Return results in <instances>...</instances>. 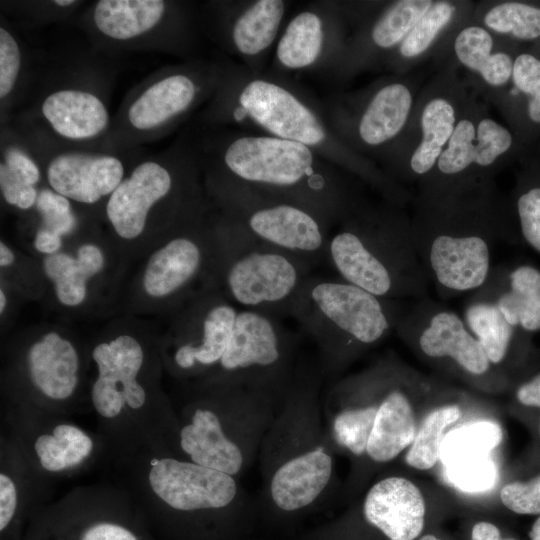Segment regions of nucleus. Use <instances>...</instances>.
<instances>
[{"instance_id":"nucleus-39","label":"nucleus","mask_w":540,"mask_h":540,"mask_svg":"<svg viewBox=\"0 0 540 540\" xmlns=\"http://www.w3.org/2000/svg\"><path fill=\"white\" fill-rule=\"evenodd\" d=\"M34 210L40 219L39 226L56 232L64 239L72 236L79 227L73 203L49 186L39 189Z\"/></svg>"},{"instance_id":"nucleus-43","label":"nucleus","mask_w":540,"mask_h":540,"mask_svg":"<svg viewBox=\"0 0 540 540\" xmlns=\"http://www.w3.org/2000/svg\"><path fill=\"white\" fill-rule=\"evenodd\" d=\"M0 189L4 202L20 211L34 209L39 188L30 185L0 163Z\"/></svg>"},{"instance_id":"nucleus-40","label":"nucleus","mask_w":540,"mask_h":540,"mask_svg":"<svg viewBox=\"0 0 540 540\" xmlns=\"http://www.w3.org/2000/svg\"><path fill=\"white\" fill-rule=\"evenodd\" d=\"M1 139L0 163L26 183L37 186L42 178V167L25 137L5 131Z\"/></svg>"},{"instance_id":"nucleus-19","label":"nucleus","mask_w":540,"mask_h":540,"mask_svg":"<svg viewBox=\"0 0 540 540\" xmlns=\"http://www.w3.org/2000/svg\"><path fill=\"white\" fill-rule=\"evenodd\" d=\"M520 45L506 40L471 17L448 38L434 60L455 64L468 87L485 102L504 88L513 71Z\"/></svg>"},{"instance_id":"nucleus-41","label":"nucleus","mask_w":540,"mask_h":540,"mask_svg":"<svg viewBox=\"0 0 540 540\" xmlns=\"http://www.w3.org/2000/svg\"><path fill=\"white\" fill-rule=\"evenodd\" d=\"M503 505L517 514H540V475L527 481H514L500 490Z\"/></svg>"},{"instance_id":"nucleus-38","label":"nucleus","mask_w":540,"mask_h":540,"mask_svg":"<svg viewBox=\"0 0 540 540\" xmlns=\"http://www.w3.org/2000/svg\"><path fill=\"white\" fill-rule=\"evenodd\" d=\"M24 68L23 50L16 35L0 26V102L1 111L8 109L20 88Z\"/></svg>"},{"instance_id":"nucleus-33","label":"nucleus","mask_w":540,"mask_h":540,"mask_svg":"<svg viewBox=\"0 0 540 540\" xmlns=\"http://www.w3.org/2000/svg\"><path fill=\"white\" fill-rule=\"evenodd\" d=\"M324 44L323 22L318 14L303 11L288 23L281 36L276 56L288 69L311 66L319 58Z\"/></svg>"},{"instance_id":"nucleus-13","label":"nucleus","mask_w":540,"mask_h":540,"mask_svg":"<svg viewBox=\"0 0 540 540\" xmlns=\"http://www.w3.org/2000/svg\"><path fill=\"white\" fill-rule=\"evenodd\" d=\"M148 480L157 497L176 512L219 516L229 522L251 513L252 503L238 478L189 459H153Z\"/></svg>"},{"instance_id":"nucleus-50","label":"nucleus","mask_w":540,"mask_h":540,"mask_svg":"<svg viewBox=\"0 0 540 540\" xmlns=\"http://www.w3.org/2000/svg\"><path fill=\"white\" fill-rule=\"evenodd\" d=\"M529 537L531 540H540V516L533 523L532 528L529 532Z\"/></svg>"},{"instance_id":"nucleus-6","label":"nucleus","mask_w":540,"mask_h":540,"mask_svg":"<svg viewBox=\"0 0 540 540\" xmlns=\"http://www.w3.org/2000/svg\"><path fill=\"white\" fill-rule=\"evenodd\" d=\"M214 284L238 309L288 314L312 265L265 244L224 216L213 220Z\"/></svg>"},{"instance_id":"nucleus-47","label":"nucleus","mask_w":540,"mask_h":540,"mask_svg":"<svg viewBox=\"0 0 540 540\" xmlns=\"http://www.w3.org/2000/svg\"><path fill=\"white\" fill-rule=\"evenodd\" d=\"M64 238L56 232L39 226L33 237V247L43 256L52 255L62 250Z\"/></svg>"},{"instance_id":"nucleus-23","label":"nucleus","mask_w":540,"mask_h":540,"mask_svg":"<svg viewBox=\"0 0 540 540\" xmlns=\"http://www.w3.org/2000/svg\"><path fill=\"white\" fill-rule=\"evenodd\" d=\"M363 521L388 540H414L425 524V500L408 478L389 475L375 481L359 509Z\"/></svg>"},{"instance_id":"nucleus-18","label":"nucleus","mask_w":540,"mask_h":540,"mask_svg":"<svg viewBox=\"0 0 540 540\" xmlns=\"http://www.w3.org/2000/svg\"><path fill=\"white\" fill-rule=\"evenodd\" d=\"M41 162L48 186L78 205L105 203L125 177L121 153L58 148L27 140Z\"/></svg>"},{"instance_id":"nucleus-25","label":"nucleus","mask_w":540,"mask_h":540,"mask_svg":"<svg viewBox=\"0 0 540 540\" xmlns=\"http://www.w3.org/2000/svg\"><path fill=\"white\" fill-rule=\"evenodd\" d=\"M474 6V1L434 0L431 8L387 57L390 68L405 75L425 60L434 59L451 34L471 17Z\"/></svg>"},{"instance_id":"nucleus-12","label":"nucleus","mask_w":540,"mask_h":540,"mask_svg":"<svg viewBox=\"0 0 540 540\" xmlns=\"http://www.w3.org/2000/svg\"><path fill=\"white\" fill-rule=\"evenodd\" d=\"M204 92L202 77L188 68L154 72L125 97L99 150L122 153L157 140L196 105Z\"/></svg>"},{"instance_id":"nucleus-35","label":"nucleus","mask_w":540,"mask_h":540,"mask_svg":"<svg viewBox=\"0 0 540 540\" xmlns=\"http://www.w3.org/2000/svg\"><path fill=\"white\" fill-rule=\"evenodd\" d=\"M41 466L48 471H61L76 466L93 449L91 438L76 426L60 424L53 433L39 436L34 444Z\"/></svg>"},{"instance_id":"nucleus-51","label":"nucleus","mask_w":540,"mask_h":540,"mask_svg":"<svg viewBox=\"0 0 540 540\" xmlns=\"http://www.w3.org/2000/svg\"><path fill=\"white\" fill-rule=\"evenodd\" d=\"M419 540H439L434 535L427 534L422 536Z\"/></svg>"},{"instance_id":"nucleus-31","label":"nucleus","mask_w":540,"mask_h":540,"mask_svg":"<svg viewBox=\"0 0 540 540\" xmlns=\"http://www.w3.org/2000/svg\"><path fill=\"white\" fill-rule=\"evenodd\" d=\"M434 0H396L385 5L363 36L364 49L386 54L401 44L410 30L431 8Z\"/></svg>"},{"instance_id":"nucleus-48","label":"nucleus","mask_w":540,"mask_h":540,"mask_svg":"<svg viewBox=\"0 0 540 540\" xmlns=\"http://www.w3.org/2000/svg\"><path fill=\"white\" fill-rule=\"evenodd\" d=\"M516 395L521 404L535 406L540 409V374L521 385Z\"/></svg>"},{"instance_id":"nucleus-2","label":"nucleus","mask_w":540,"mask_h":540,"mask_svg":"<svg viewBox=\"0 0 540 540\" xmlns=\"http://www.w3.org/2000/svg\"><path fill=\"white\" fill-rule=\"evenodd\" d=\"M203 388L179 430L180 450L196 464L239 478L258 459L284 396L236 384Z\"/></svg>"},{"instance_id":"nucleus-44","label":"nucleus","mask_w":540,"mask_h":540,"mask_svg":"<svg viewBox=\"0 0 540 540\" xmlns=\"http://www.w3.org/2000/svg\"><path fill=\"white\" fill-rule=\"evenodd\" d=\"M82 3V1L75 0H56L45 2H28V4H22V12L25 15H29L33 19H59L62 17H68L76 8Z\"/></svg>"},{"instance_id":"nucleus-26","label":"nucleus","mask_w":540,"mask_h":540,"mask_svg":"<svg viewBox=\"0 0 540 540\" xmlns=\"http://www.w3.org/2000/svg\"><path fill=\"white\" fill-rule=\"evenodd\" d=\"M108 254L100 242L84 239L73 252L61 250L43 256L41 270L52 285L57 302L66 309H79L89 298L93 283L104 274Z\"/></svg>"},{"instance_id":"nucleus-36","label":"nucleus","mask_w":540,"mask_h":540,"mask_svg":"<svg viewBox=\"0 0 540 540\" xmlns=\"http://www.w3.org/2000/svg\"><path fill=\"white\" fill-rule=\"evenodd\" d=\"M460 416L461 409L457 404L444 405L428 413L405 454L406 464L417 470L431 469L440 460L445 429Z\"/></svg>"},{"instance_id":"nucleus-42","label":"nucleus","mask_w":540,"mask_h":540,"mask_svg":"<svg viewBox=\"0 0 540 540\" xmlns=\"http://www.w3.org/2000/svg\"><path fill=\"white\" fill-rule=\"evenodd\" d=\"M516 210L524 238L540 252V185L531 186L518 195Z\"/></svg>"},{"instance_id":"nucleus-28","label":"nucleus","mask_w":540,"mask_h":540,"mask_svg":"<svg viewBox=\"0 0 540 540\" xmlns=\"http://www.w3.org/2000/svg\"><path fill=\"white\" fill-rule=\"evenodd\" d=\"M521 143L540 131V57L519 49L508 84L488 98Z\"/></svg>"},{"instance_id":"nucleus-29","label":"nucleus","mask_w":540,"mask_h":540,"mask_svg":"<svg viewBox=\"0 0 540 540\" xmlns=\"http://www.w3.org/2000/svg\"><path fill=\"white\" fill-rule=\"evenodd\" d=\"M419 346L429 357L452 358L465 371L481 375L488 371L490 361L465 323L451 311L435 314L419 338Z\"/></svg>"},{"instance_id":"nucleus-10","label":"nucleus","mask_w":540,"mask_h":540,"mask_svg":"<svg viewBox=\"0 0 540 540\" xmlns=\"http://www.w3.org/2000/svg\"><path fill=\"white\" fill-rule=\"evenodd\" d=\"M471 89L449 60L422 86L407 130L386 157L392 172L420 182L435 167L465 108Z\"/></svg>"},{"instance_id":"nucleus-11","label":"nucleus","mask_w":540,"mask_h":540,"mask_svg":"<svg viewBox=\"0 0 540 540\" xmlns=\"http://www.w3.org/2000/svg\"><path fill=\"white\" fill-rule=\"evenodd\" d=\"M295 341L273 315L239 309L216 368L202 386L244 385L283 397L294 376Z\"/></svg>"},{"instance_id":"nucleus-5","label":"nucleus","mask_w":540,"mask_h":540,"mask_svg":"<svg viewBox=\"0 0 540 540\" xmlns=\"http://www.w3.org/2000/svg\"><path fill=\"white\" fill-rule=\"evenodd\" d=\"M289 315L316 344L324 377L380 341L391 327L382 298L340 277L310 275Z\"/></svg>"},{"instance_id":"nucleus-9","label":"nucleus","mask_w":540,"mask_h":540,"mask_svg":"<svg viewBox=\"0 0 540 540\" xmlns=\"http://www.w3.org/2000/svg\"><path fill=\"white\" fill-rule=\"evenodd\" d=\"M215 237L205 208L166 234L149 254L138 278L140 296L158 308H179L214 284Z\"/></svg>"},{"instance_id":"nucleus-7","label":"nucleus","mask_w":540,"mask_h":540,"mask_svg":"<svg viewBox=\"0 0 540 540\" xmlns=\"http://www.w3.org/2000/svg\"><path fill=\"white\" fill-rule=\"evenodd\" d=\"M208 190L222 216L253 238L294 255L313 267L326 259V222L297 204L213 174Z\"/></svg>"},{"instance_id":"nucleus-4","label":"nucleus","mask_w":540,"mask_h":540,"mask_svg":"<svg viewBox=\"0 0 540 540\" xmlns=\"http://www.w3.org/2000/svg\"><path fill=\"white\" fill-rule=\"evenodd\" d=\"M190 163L167 151L141 158L103 205L121 244H158L178 223L204 208Z\"/></svg>"},{"instance_id":"nucleus-3","label":"nucleus","mask_w":540,"mask_h":540,"mask_svg":"<svg viewBox=\"0 0 540 540\" xmlns=\"http://www.w3.org/2000/svg\"><path fill=\"white\" fill-rule=\"evenodd\" d=\"M313 150L274 136H242L221 155L227 177L261 193L302 206L324 222L349 212L343 190L315 160Z\"/></svg>"},{"instance_id":"nucleus-21","label":"nucleus","mask_w":540,"mask_h":540,"mask_svg":"<svg viewBox=\"0 0 540 540\" xmlns=\"http://www.w3.org/2000/svg\"><path fill=\"white\" fill-rule=\"evenodd\" d=\"M239 110L274 137L318 147L328 133L317 114L286 88L264 79H254L242 87Z\"/></svg>"},{"instance_id":"nucleus-16","label":"nucleus","mask_w":540,"mask_h":540,"mask_svg":"<svg viewBox=\"0 0 540 540\" xmlns=\"http://www.w3.org/2000/svg\"><path fill=\"white\" fill-rule=\"evenodd\" d=\"M33 115L25 135L58 148L99 150L112 125L104 95L80 81L50 87Z\"/></svg>"},{"instance_id":"nucleus-20","label":"nucleus","mask_w":540,"mask_h":540,"mask_svg":"<svg viewBox=\"0 0 540 540\" xmlns=\"http://www.w3.org/2000/svg\"><path fill=\"white\" fill-rule=\"evenodd\" d=\"M144 358L142 341L128 329L115 332L93 348L97 378L91 388V399L101 416H118L124 404L132 409L145 404L146 391L137 380Z\"/></svg>"},{"instance_id":"nucleus-15","label":"nucleus","mask_w":540,"mask_h":540,"mask_svg":"<svg viewBox=\"0 0 540 540\" xmlns=\"http://www.w3.org/2000/svg\"><path fill=\"white\" fill-rule=\"evenodd\" d=\"M178 5L164 0H99L82 16V27L97 48L163 50L175 44Z\"/></svg>"},{"instance_id":"nucleus-1","label":"nucleus","mask_w":540,"mask_h":540,"mask_svg":"<svg viewBox=\"0 0 540 540\" xmlns=\"http://www.w3.org/2000/svg\"><path fill=\"white\" fill-rule=\"evenodd\" d=\"M319 367L297 366L258 454L265 508L294 516L316 507L336 481L335 446L322 407Z\"/></svg>"},{"instance_id":"nucleus-46","label":"nucleus","mask_w":540,"mask_h":540,"mask_svg":"<svg viewBox=\"0 0 540 540\" xmlns=\"http://www.w3.org/2000/svg\"><path fill=\"white\" fill-rule=\"evenodd\" d=\"M80 540H138L127 528L112 522H99L89 526Z\"/></svg>"},{"instance_id":"nucleus-32","label":"nucleus","mask_w":540,"mask_h":540,"mask_svg":"<svg viewBox=\"0 0 540 540\" xmlns=\"http://www.w3.org/2000/svg\"><path fill=\"white\" fill-rule=\"evenodd\" d=\"M285 4L281 0H259L234 20L231 40L243 55L254 56L265 51L275 40Z\"/></svg>"},{"instance_id":"nucleus-22","label":"nucleus","mask_w":540,"mask_h":540,"mask_svg":"<svg viewBox=\"0 0 540 540\" xmlns=\"http://www.w3.org/2000/svg\"><path fill=\"white\" fill-rule=\"evenodd\" d=\"M366 373L376 412L362 462L382 465L409 448L417 431L416 420L408 396L393 384V372L387 366L379 365Z\"/></svg>"},{"instance_id":"nucleus-14","label":"nucleus","mask_w":540,"mask_h":540,"mask_svg":"<svg viewBox=\"0 0 540 540\" xmlns=\"http://www.w3.org/2000/svg\"><path fill=\"white\" fill-rule=\"evenodd\" d=\"M238 310L215 284L179 307L169 332L176 371L205 379L226 351Z\"/></svg>"},{"instance_id":"nucleus-8","label":"nucleus","mask_w":540,"mask_h":540,"mask_svg":"<svg viewBox=\"0 0 540 540\" xmlns=\"http://www.w3.org/2000/svg\"><path fill=\"white\" fill-rule=\"evenodd\" d=\"M473 90L450 141L431 173L420 183L421 198H439L492 180L521 151L510 128L498 122Z\"/></svg>"},{"instance_id":"nucleus-27","label":"nucleus","mask_w":540,"mask_h":540,"mask_svg":"<svg viewBox=\"0 0 540 540\" xmlns=\"http://www.w3.org/2000/svg\"><path fill=\"white\" fill-rule=\"evenodd\" d=\"M26 368L32 385L45 397L69 398L79 382V355L76 346L62 331H42L29 345Z\"/></svg>"},{"instance_id":"nucleus-45","label":"nucleus","mask_w":540,"mask_h":540,"mask_svg":"<svg viewBox=\"0 0 540 540\" xmlns=\"http://www.w3.org/2000/svg\"><path fill=\"white\" fill-rule=\"evenodd\" d=\"M17 507V490L12 479L0 474V530L3 531L12 521Z\"/></svg>"},{"instance_id":"nucleus-34","label":"nucleus","mask_w":540,"mask_h":540,"mask_svg":"<svg viewBox=\"0 0 540 540\" xmlns=\"http://www.w3.org/2000/svg\"><path fill=\"white\" fill-rule=\"evenodd\" d=\"M497 307L513 327L540 329V272L531 266H521L510 275V291L502 294Z\"/></svg>"},{"instance_id":"nucleus-37","label":"nucleus","mask_w":540,"mask_h":540,"mask_svg":"<svg viewBox=\"0 0 540 540\" xmlns=\"http://www.w3.org/2000/svg\"><path fill=\"white\" fill-rule=\"evenodd\" d=\"M465 320L490 363H500L511 341L512 326L506 321L496 303L471 304L465 312Z\"/></svg>"},{"instance_id":"nucleus-24","label":"nucleus","mask_w":540,"mask_h":540,"mask_svg":"<svg viewBox=\"0 0 540 540\" xmlns=\"http://www.w3.org/2000/svg\"><path fill=\"white\" fill-rule=\"evenodd\" d=\"M496 448L490 435L480 427L466 425L447 433L440 448V460L448 481L465 492L491 489L498 477L490 453Z\"/></svg>"},{"instance_id":"nucleus-30","label":"nucleus","mask_w":540,"mask_h":540,"mask_svg":"<svg viewBox=\"0 0 540 540\" xmlns=\"http://www.w3.org/2000/svg\"><path fill=\"white\" fill-rule=\"evenodd\" d=\"M471 20L516 44L540 40V5L514 0L475 2Z\"/></svg>"},{"instance_id":"nucleus-17","label":"nucleus","mask_w":540,"mask_h":540,"mask_svg":"<svg viewBox=\"0 0 540 540\" xmlns=\"http://www.w3.org/2000/svg\"><path fill=\"white\" fill-rule=\"evenodd\" d=\"M421 88L415 77L397 74L362 95L346 124L354 149L386 159L408 128Z\"/></svg>"},{"instance_id":"nucleus-49","label":"nucleus","mask_w":540,"mask_h":540,"mask_svg":"<svg viewBox=\"0 0 540 540\" xmlns=\"http://www.w3.org/2000/svg\"><path fill=\"white\" fill-rule=\"evenodd\" d=\"M471 540H513L502 539L498 527L490 522L480 521L471 531Z\"/></svg>"}]
</instances>
